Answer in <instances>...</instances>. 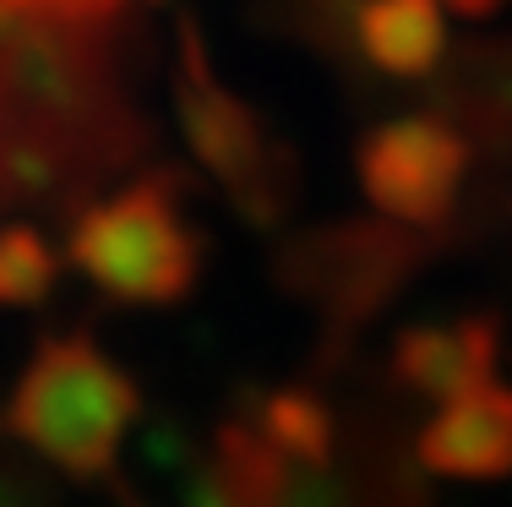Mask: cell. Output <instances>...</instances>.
<instances>
[{
  "label": "cell",
  "instance_id": "ba28073f",
  "mask_svg": "<svg viewBox=\"0 0 512 507\" xmlns=\"http://www.w3.org/2000/svg\"><path fill=\"white\" fill-rule=\"evenodd\" d=\"M496 355H502V322L496 317H458V322H425V328L398 333L393 344V377L414 398H447L480 388L496 377Z\"/></svg>",
  "mask_w": 512,
  "mask_h": 507
},
{
  "label": "cell",
  "instance_id": "277c9868",
  "mask_svg": "<svg viewBox=\"0 0 512 507\" xmlns=\"http://www.w3.org/2000/svg\"><path fill=\"white\" fill-rule=\"evenodd\" d=\"M175 104H180V126H186L191 153H197L207 175L235 197V208L246 213L251 224H278L295 208V186H300L295 153L267 137V126L256 120L251 104L213 77L197 22L180 28Z\"/></svg>",
  "mask_w": 512,
  "mask_h": 507
},
{
  "label": "cell",
  "instance_id": "30bf717a",
  "mask_svg": "<svg viewBox=\"0 0 512 507\" xmlns=\"http://www.w3.org/2000/svg\"><path fill=\"white\" fill-rule=\"evenodd\" d=\"M355 50L382 77H431L447 55V11L442 0H360Z\"/></svg>",
  "mask_w": 512,
  "mask_h": 507
},
{
  "label": "cell",
  "instance_id": "2e32d148",
  "mask_svg": "<svg viewBox=\"0 0 512 507\" xmlns=\"http://www.w3.org/2000/svg\"><path fill=\"white\" fill-rule=\"evenodd\" d=\"M442 11H447V17L485 22V17H496V11H502V0H442Z\"/></svg>",
  "mask_w": 512,
  "mask_h": 507
},
{
  "label": "cell",
  "instance_id": "8992f818",
  "mask_svg": "<svg viewBox=\"0 0 512 507\" xmlns=\"http://www.w3.org/2000/svg\"><path fill=\"white\" fill-rule=\"evenodd\" d=\"M420 262V246L393 224H333L322 235L289 246L284 279L322 306L338 328L371 317L398 284L409 279V268Z\"/></svg>",
  "mask_w": 512,
  "mask_h": 507
},
{
  "label": "cell",
  "instance_id": "8fae6325",
  "mask_svg": "<svg viewBox=\"0 0 512 507\" xmlns=\"http://www.w3.org/2000/svg\"><path fill=\"white\" fill-rule=\"evenodd\" d=\"M251 415L262 420V431L273 437V448L295 469H327V453H333V420H327V409L316 404L311 393H300V388L273 393L262 409H251Z\"/></svg>",
  "mask_w": 512,
  "mask_h": 507
},
{
  "label": "cell",
  "instance_id": "5bb4252c",
  "mask_svg": "<svg viewBox=\"0 0 512 507\" xmlns=\"http://www.w3.org/2000/svg\"><path fill=\"white\" fill-rule=\"evenodd\" d=\"M355 11L360 0H273L278 28H289L295 39H306L327 55L355 50Z\"/></svg>",
  "mask_w": 512,
  "mask_h": 507
},
{
  "label": "cell",
  "instance_id": "4fadbf2b",
  "mask_svg": "<svg viewBox=\"0 0 512 507\" xmlns=\"http://www.w3.org/2000/svg\"><path fill=\"white\" fill-rule=\"evenodd\" d=\"M474 82L463 93L458 115L474 131H491V137L512 142V50H474Z\"/></svg>",
  "mask_w": 512,
  "mask_h": 507
},
{
  "label": "cell",
  "instance_id": "9a60e30c",
  "mask_svg": "<svg viewBox=\"0 0 512 507\" xmlns=\"http://www.w3.org/2000/svg\"><path fill=\"white\" fill-rule=\"evenodd\" d=\"M131 0H0V11H28V17L82 22V28H109Z\"/></svg>",
  "mask_w": 512,
  "mask_h": 507
},
{
  "label": "cell",
  "instance_id": "9c48e42d",
  "mask_svg": "<svg viewBox=\"0 0 512 507\" xmlns=\"http://www.w3.org/2000/svg\"><path fill=\"white\" fill-rule=\"evenodd\" d=\"M316 469H295L273 448L256 415H235L218 431V448L207 458L202 507H284L300 486H311Z\"/></svg>",
  "mask_w": 512,
  "mask_h": 507
},
{
  "label": "cell",
  "instance_id": "3957f363",
  "mask_svg": "<svg viewBox=\"0 0 512 507\" xmlns=\"http://www.w3.org/2000/svg\"><path fill=\"white\" fill-rule=\"evenodd\" d=\"M66 257L88 284L126 306H169L202 273V235L186 224L180 175H148L93 202L71 224Z\"/></svg>",
  "mask_w": 512,
  "mask_h": 507
},
{
  "label": "cell",
  "instance_id": "7c38bea8",
  "mask_svg": "<svg viewBox=\"0 0 512 507\" xmlns=\"http://www.w3.org/2000/svg\"><path fill=\"white\" fill-rule=\"evenodd\" d=\"M60 279V251L39 229L6 224L0 229V306H39Z\"/></svg>",
  "mask_w": 512,
  "mask_h": 507
},
{
  "label": "cell",
  "instance_id": "5b68a950",
  "mask_svg": "<svg viewBox=\"0 0 512 507\" xmlns=\"http://www.w3.org/2000/svg\"><path fill=\"white\" fill-rule=\"evenodd\" d=\"M469 137L447 126L442 115H404L365 131L355 148L360 191L387 213L393 224L442 229L458 202V186L469 175Z\"/></svg>",
  "mask_w": 512,
  "mask_h": 507
},
{
  "label": "cell",
  "instance_id": "6da1fadb",
  "mask_svg": "<svg viewBox=\"0 0 512 507\" xmlns=\"http://www.w3.org/2000/svg\"><path fill=\"white\" fill-rule=\"evenodd\" d=\"M137 153L104 28L0 11V208L66 197Z\"/></svg>",
  "mask_w": 512,
  "mask_h": 507
},
{
  "label": "cell",
  "instance_id": "52a82bcc",
  "mask_svg": "<svg viewBox=\"0 0 512 507\" xmlns=\"http://www.w3.org/2000/svg\"><path fill=\"white\" fill-rule=\"evenodd\" d=\"M425 469L453 480H502L512 475V388L480 382V388L447 398L436 420L414 442Z\"/></svg>",
  "mask_w": 512,
  "mask_h": 507
},
{
  "label": "cell",
  "instance_id": "7a4b0ae2",
  "mask_svg": "<svg viewBox=\"0 0 512 507\" xmlns=\"http://www.w3.org/2000/svg\"><path fill=\"white\" fill-rule=\"evenodd\" d=\"M142 393L115 360L88 338H50L28 360L17 393L6 404L11 437L77 480H99L115 469Z\"/></svg>",
  "mask_w": 512,
  "mask_h": 507
}]
</instances>
